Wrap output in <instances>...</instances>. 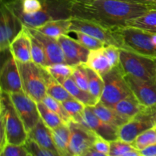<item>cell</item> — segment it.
<instances>
[{"instance_id": "obj_1", "label": "cell", "mask_w": 156, "mask_h": 156, "mask_svg": "<svg viewBox=\"0 0 156 156\" xmlns=\"http://www.w3.org/2000/svg\"><path fill=\"white\" fill-rule=\"evenodd\" d=\"M151 10H156V4L123 0L73 2L71 5L72 17L93 21L110 29L126 27L129 20Z\"/></svg>"}, {"instance_id": "obj_2", "label": "cell", "mask_w": 156, "mask_h": 156, "mask_svg": "<svg viewBox=\"0 0 156 156\" xmlns=\"http://www.w3.org/2000/svg\"><path fill=\"white\" fill-rule=\"evenodd\" d=\"M1 149L5 144L24 146L28 140V133L17 112L10 94L1 91Z\"/></svg>"}, {"instance_id": "obj_3", "label": "cell", "mask_w": 156, "mask_h": 156, "mask_svg": "<svg viewBox=\"0 0 156 156\" xmlns=\"http://www.w3.org/2000/svg\"><path fill=\"white\" fill-rule=\"evenodd\" d=\"M18 62L23 91L35 102H41L47 95L44 67L34 62Z\"/></svg>"}, {"instance_id": "obj_4", "label": "cell", "mask_w": 156, "mask_h": 156, "mask_svg": "<svg viewBox=\"0 0 156 156\" xmlns=\"http://www.w3.org/2000/svg\"><path fill=\"white\" fill-rule=\"evenodd\" d=\"M120 65L124 75L156 82V66L153 59L125 49H120Z\"/></svg>"}, {"instance_id": "obj_5", "label": "cell", "mask_w": 156, "mask_h": 156, "mask_svg": "<svg viewBox=\"0 0 156 156\" xmlns=\"http://www.w3.org/2000/svg\"><path fill=\"white\" fill-rule=\"evenodd\" d=\"M123 43V49L142 56L156 59V47L152 41V33L133 27L117 28Z\"/></svg>"}, {"instance_id": "obj_6", "label": "cell", "mask_w": 156, "mask_h": 156, "mask_svg": "<svg viewBox=\"0 0 156 156\" xmlns=\"http://www.w3.org/2000/svg\"><path fill=\"white\" fill-rule=\"evenodd\" d=\"M102 78L104 89L100 102L106 106L112 108L120 100L133 94L120 65L111 69Z\"/></svg>"}, {"instance_id": "obj_7", "label": "cell", "mask_w": 156, "mask_h": 156, "mask_svg": "<svg viewBox=\"0 0 156 156\" xmlns=\"http://www.w3.org/2000/svg\"><path fill=\"white\" fill-rule=\"evenodd\" d=\"M80 31L99 40L108 45H114L123 49V43L117 29H110L98 23L82 18L71 17L69 33Z\"/></svg>"}, {"instance_id": "obj_8", "label": "cell", "mask_w": 156, "mask_h": 156, "mask_svg": "<svg viewBox=\"0 0 156 156\" xmlns=\"http://www.w3.org/2000/svg\"><path fill=\"white\" fill-rule=\"evenodd\" d=\"M70 129L69 152L72 156H81L93 147L98 136L82 123L72 120L68 123Z\"/></svg>"}, {"instance_id": "obj_9", "label": "cell", "mask_w": 156, "mask_h": 156, "mask_svg": "<svg viewBox=\"0 0 156 156\" xmlns=\"http://www.w3.org/2000/svg\"><path fill=\"white\" fill-rule=\"evenodd\" d=\"M9 94L15 109L29 134L41 119L37 102L24 92L12 93Z\"/></svg>"}, {"instance_id": "obj_10", "label": "cell", "mask_w": 156, "mask_h": 156, "mask_svg": "<svg viewBox=\"0 0 156 156\" xmlns=\"http://www.w3.org/2000/svg\"><path fill=\"white\" fill-rule=\"evenodd\" d=\"M23 27L22 23L13 12L2 3L0 17V50L2 52L9 49L11 43Z\"/></svg>"}, {"instance_id": "obj_11", "label": "cell", "mask_w": 156, "mask_h": 156, "mask_svg": "<svg viewBox=\"0 0 156 156\" xmlns=\"http://www.w3.org/2000/svg\"><path fill=\"white\" fill-rule=\"evenodd\" d=\"M79 123L88 127L98 136L111 142L119 139V128L105 123L94 113L91 107H85L82 116L78 120Z\"/></svg>"}, {"instance_id": "obj_12", "label": "cell", "mask_w": 156, "mask_h": 156, "mask_svg": "<svg viewBox=\"0 0 156 156\" xmlns=\"http://www.w3.org/2000/svg\"><path fill=\"white\" fill-rule=\"evenodd\" d=\"M0 86L1 91H5L9 94L24 92L18 62L12 54L10 57L5 61L2 66L0 72Z\"/></svg>"}, {"instance_id": "obj_13", "label": "cell", "mask_w": 156, "mask_h": 156, "mask_svg": "<svg viewBox=\"0 0 156 156\" xmlns=\"http://www.w3.org/2000/svg\"><path fill=\"white\" fill-rule=\"evenodd\" d=\"M124 78L137 100L149 108L156 107V82L146 81L131 75H124Z\"/></svg>"}, {"instance_id": "obj_14", "label": "cell", "mask_w": 156, "mask_h": 156, "mask_svg": "<svg viewBox=\"0 0 156 156\" xmlns=\"http://www.w3.org/2000/svg\"><path fill=\"white\" fill-rule=\"evenodd\" d=\"M57 41L63 51L66 63L76 66L86 62L90 50L83 47L77 40L65 34L59 37Z\"/></svg>"}, {"instance_id": "obj_15", "label": "cell", "mask_w": 156, "mask_h": 156, "mask_svg": "<svg viewBox=\"0 0 156 156\" xmlns=\"http://www.w3.org/2000/svg\"><path fill=\"white\" fill-rule=\"evenodd\" d=\"M156 126V117L138 116L119 127V140L131 143L144 131Z\"/></svg>"}, {"instance_id": "obj_16", "label": "cell", "mask_w": 156, "mask_h": 156, "mask_svg": "<svg viewBox=\"0 0 156 156\" xmlns=\"http://www.w3.org/2000/svg\"><path fill=\"white\" fill-rule=\"evenodd\" d=\"M26 27L29 33L37 39L44 47L47 55V66L56 63H66L63 51L57 40L41 33L35 28Z\"/></svg>"}, {"instance_id": "obj_17", "label": "cell", "mask_w": 156, "mask_h": 156, "mask_svg": "<svg viewBox=\"0 0 156 156\" xmlns=\"http://www.w3.org/2000/svg\"><path fill=\"white\" fill-rule=\"evenodd\" d=\"M9 50L17 62H31V38L27 27L22 29L11 43Z\"/></svg>"}, {"instance_id": "obj_18", "label": "cell", "mask_w": 156, "mask_h": 156, "mask_svg": "<svg viewBox=\"0 0 156 156\" xmlns=\"http://www.w3.org/2000/svg\"><path fill=\"white\" fill-rule=\"evenodd\" d=\"M146 108L137 100L133 94H129L112 107L116 112L127 120H132L140 115Z\"/></svg>"}, {"instance_id": "obj_19", "label": "cell", "mask_w": 156, "mask_h": 156, "mask_svg": "<svg viewBox=\"0 0 156 156\" xmlns=\"http://www.w3.org/2000/svg\"><path fill=\"white\" fill-rule=\"evenodd\" d=\"M28 138L34 140L41 147L58 153L52 136L51 129L46 126L41 118L34 128L29 133Z\"/></svg>"}, {"instance_id": "obj_20", "label": "cell", "mask_w": 156, "mask_h": 156, "mask_svg": "<svg viewBox=\"0 0 156 156\" xmlns=\"http://www.w3.org/2000/svg\"><path fill=\"white\" fill-rule=\"evenodd\" d=\"M85 65L103 77L111 69L108 58L104 53L103 47L98 50H90Z\"/></svg>"}, {"instance_id": "obj_21", "label": "cell", "mask_w": 156, "mask_h": 156, "mask_svg": "<svg viewBox=\"0 0 156 156\" xmlns=\"http://www.w3.org/2000/svg\"><path fill=\"white\" fill-rule=\"evenodd\" d=\"M52 136L58 153L61 156H72L69 152L70 129L69 124L63 123L51 129Z\"/></svg>"}, {"instance_id": "obj_22", "label": "cell", "mask_w": 156, "mask_h": 156, "mask_svg": "<svg viewBox=\"0 0 156 156\" xmlns=\"http://www.w3.org/2000/svg\"><path fill=\"white\" fill-rule=\"evenodd\" d=\"M71 25V18L50 21L44 25L35 28L41 33L57 40L62 35L69 34Z\"/></svg>"}, {"instance_id": "obj_23", "label": "cell", "mask_w": 156, "mask_h": 156, "mask_svg": "<svg viewBox=\"0 0 156 156\" xmlns=\"http://www.w3.org/2000/svg\"><path fill=\"white\" fill-rule=\"evenodd\" d=\"M91 108L101 120L117 128L120 127L122 125L129 121L121 117L112 108L106 106L100 101L94 106L91 107Z\"/></svg>"}, {"instance_id": "obj_24", "label": "cell", "mask_w": 156, "mask_h": 156, "mask_svg": "<svg viewBox=\"0 0 156 156\" xmlns=\"http://www.w3.org/2000/svg\"><path fill=\"white\" fill-rule=\"evenodd\" d=\"M62 85L74 98L83 103L85 106L93 107L99 102L94 96L90 94L89 91H84L79 88L75 82L73 76L64 81Z\"/></svg>"}, {"instance_id": "obj_25", "label": "cell", "mask_w": 156, "mask_h": 156, "mask_svg": "<svg viewBox=\"0 0 156 156\" xmlns=\"http://www.w3.org/2000/svg\"><path fill=\"white\" fill-rule=\"evenodd\" d=\"M44 69V78L47 86V94L59 102H63L68 99L73 98L69 91L64 88L63 85L58 82L45 69Z\"/></svg>"}, {"instance_id": "obj_26", "label": "cell", "mask_w": 156, "mask_h": 156, "mask_svg": "<svg viewBox=\"0 0 156 156\" xmlns=\"http://www.w3.org/2000/svg\"><path fill=\"white\" fill-rule=\"evenodd\" d=\"M126 26L156 34V10L149 11L142 16L129 20L126 23Z\"/></svg>"}, {"instance_id": "obj_27", "label": "cell", "mask_w": 156, "mask_h": 156, "mask_svg": "<svg viewBox=\"0 0 156 156\" xmlns=\"http://www.w3.org/2000/svg\"><path fill=\"white\" fill-rule=\"evenodd\" d=\"M58 82L62 84L64 81L73 76L74 66L66 63H56L44 67Z\"/></svg>"}, {"instance_id": "obj_28", "label": "cell", "mask_w": 156, "mask_h": 156, "mask_svg": "<svg viewBox=\"0 0 156 156\" xmlns=\"http://www.w3.org/2000/svg\"><path fill=\"white\" fill-rule=\"evenodd\" d=\"M41 118L47 127L50 129H56L65 123L58 114L47 108L42 101L37 103Z\"/></svg>"}, {"instance_id": "obj_29", "label": "cell", "mask_w": 156, "mask_h": 156, "mask_svg": "<svg viewBox=\"0 0 156 156\" xmlns=\"http://www.w3.org/2000/svg\"><path fill=\"white\" fill-rule=\"evenodd\" d=\"M85 66H86L88 76V91L98 101H100L104 89L103 78L100 75L98 74L96 72H94V70L88 68L86 65H85Z\"/></svg>"}, {"instance_id": "obj_30", "label": "cell", "mask_w": 156, "mask_h": 156, "mask_svg": "<svg viewBox=\"0 0 156 156\" xmlns=\"http://www.w3.org/2000/svg\"><path fill=\"white\" fill-rule=\"evenodd\" d=\"M156 144V126L142 133L132 143L133 146L139 151Z\"/></svg>"}, {"instance_id": "obj_31", "label": "cell", "mask_w": 156, "mask_h": 156, "mask_svg": "<svg viewBox=\"0 0 156 156\" xmlns=\"http://www.w3.org/2000/svg\"><path fill=\"white\" fill-rule=\"evenodd\" d=\"M29 32V31H28ZM30 34V33H29ZM30 35L31 38V58L32 62L40 66L45 67L47 66V59L46 52L41 43L34 37Z\"/></svg>"}, {"instance_id": "obj_32", "label": "cell", "mask_w": 156, "mask_h": 156, "mask_svg": "<svg viewBox=\"0 0 156 156\" xmlns=\"http://www.w3.org/2000/svg\"><path fill=\"white\" fill-rule=\"evenodd\" d=\"M42 102L47 108H50L51 111L56 113V114H58L65 123L68 124L70 121L73 120V119L71 118V117L69 115V114L66 112L65 108H63L62 103L59 102V101L56 100L53 98L50 97V95L47 94L45 98L43 99Z\"/></svg>"}, {"instance_id": "obj_33", "label": "cell", "mask_w": 156, "mask_h": 156, "mask_svg": "<svg viewBox=\"0 0 156 156\" xmlns=\"http://www.w3.org/2000/svg\"><path fill=\"white\" fill-rule=\"evenodd\" d=\"M62 105L69 115L75 121H78V120L80 118L86 107L83 103L74 98L62 102Z\"/></svg>"}, {"instance_id": "obj_34", "label": "cell", "mask_w": 156, "mask_h": 156, "mask_svg": "<svg viewBox=\"0 0 156 156\" xmlns=\"http://www.w3.org/2000/svg\"><path fill=\"white\" fill-rule=\"evenodd\" d=\"M76 36V40L82 44L85 48L88 49L89 50H98L102 47L107 46L103 42L100 41L99 40L87 34L82 33L80 31L73 32Z\"/></svg>"}, {"instance_id": "obj_35", "label": "cell", "mask_w": 156, "mask_h": 156, "mask_svg": "<svg viewBox=\"0 0 156 156\" xmlns=\"http://www.w3.org/2000/svg\"><path fill=\"white\" fill-rule=\"evenodd\" d=\"M73 78L79 88L84 91H88V76L85 64L82 63L74 66Z\"/></svg>"}, {"instance_id": "obj_36", "label": "cell", "mask_w": 156, "mask_h": 156, "mask_svg": "<svg viewBox=\"0 0 156 156\" xmlns=\"http://www.w3.org/2000/svg\"><path fill=\"white\" fill-rule=\"evenodd\" d=\"M135 148L131 143H126L121 140H117L110 142L109 156H121L126 152L133 150Z\"/></svg>"}, {"instance_id": "obj_37", "label": "cell", "mask_w": 156, "mask_h": 156, "mask_svg": "<svg viewBox=\"0 0 156 156\" xmlns=\"http://www.w3.org/2000/svg\"><path fill=\"white\" fill-rule=\"evenodd\" d=\"M24 146L27 149V152L33 156H61L58 153L41 147L37 143L29 138L24 144Z\"/></svg>"}, {"instance_id": "obj_38", "label": "cell", "mask_w": 156, "mask_h": 156, "mask_svg": "<svg viewBox=\"0 0 156 156\" xmlns=\"http://www.w3.org/2000/svg\"><path fill=\"white\" fill-rule=\"evenodd\" d=\"M103 50L111 68L120 65V48L114 45H108L103 47Z\"/></svg>"}, {"instance_id": "obj_39", "label": "cell", "mask_w": 156, "mask_h": 156, "mask_svg": "<svg viewBox=\"0 0 156 156\" xmlns=\"http://www.w3.org/2000/svg\"><path fill=\"white\" fill-rule=\"evenodd\" d=\"M28 154L24 146L5 144L1 149V156H27Z\"/></svg>"}, {"instance_id": "obj_40", "label": "cell", "mask_w": 156, "mask_h": 156, "mask_svg": "<svg viewBox=\"0 0 156 156\" xmlns=\"http://www.w3.org/2000/svg\"><path fill=\"white\" fill-rule=\"evenodd\" d=\"M92 148L98 152L108 155L110 151V142L98 136V138L96 139Z\"/></svg>"}, {"instance_id": "obj_41", "label": "cell", "mask_w": 156, "mask_h": 156, "mask_svg": "<svg viewBox=\"0 0 156 156\" xmlns=\"http://www.w3.org/2000/svg\"><path fill=\"white\" fill-rule=\"evenodd\" d=\"M143 156H155L156 155V144L152 145L149 147L146 148L140 151Z\"/></svg>"}, {"instance_id": "obj_42", "label": "cell", "mask_w": 156, "mask_h": 156, "mask_svg": "<svg viewBox=\"0 0 156 156\" xmlns=\"http://www.w3.org/2000/svg\"><path fill=\"white\" fill-rule=\"evenodd\" d=\"M81 156H109L108 154L102 153V152H98V151L95 150L93 148H90L88 150L85 151L83 154Z\"/></svg>"}, {"instance_id": "obj_43", "label": "cell", "mask_w": 156, "mask_h": 156, "mask_svg": "<svg viewBox=\"0 0 156 156\" xmlns=\"http://www.w3.org/2000/svg\"><path fill=\"white\" fill-rule=\"evenodd\" d=\"M121 156H143V154L141 153V152H140V151L134 149H133V150H130V151H129V152H126V153L123 154V155Z\"/></svg>"}, {"instance_id": "obj_44", "label": "cell", "mask_w": 156, "mask_h": 156, "mask_svg": "<svg viewBox=\"0 0 156 156\" xmlns=\"http://www.w3.org/2000/svg\"><path fill=\"white\" fill-rule=\"evenodd\" d=\"M73 2H82V1H93V0H71ZM123 1H128V2H143V3H149L144 0H123Z\"/></svg>"}, {"instance_id": "obj_45", "label": "cell", "mask_w": 156, "mask_h": 156, "mask_svg": "<svg viewBox=\"0 0 156 156\" xmlns=\"http://www.w3.org/2000/svg\"><path fill=\"white\" fill-rule=\"evenodd\" d=\"M144 1L147 2L149 3H154V4H156V0H144Z\"/></svg>"}, {"instance_id": "obj_46", "label": "cell", "mask_w": 156, "mask_h": 156, "mask_svg": "<svg viewBox=\"0 0 156 156\" xmlns=\"http://www.w3.org/2000/svg\"><path fill=\"white\" fill-rule=\"evenodd\" d=\"M27 156H33V155H32L31 154H30V153H29V152H28V154H27Z\"/></svg>"}, {"instance_id": "obj_47", "label": "cell", "mask_w": 156, "mask_h": 156, "mask_svg": "<svg viewBox=\"0 0 156 156\" xmlns=\"http://www.w3.org/2000/svg\"><path fill=\"white\" fill-rule=\"evenodd\" d=\"M154 60H155V66H156V59H154Z\"/></svg>"}, {"instance_id": "obj_48", "label": "cell", "mask_w": 156, "mask_h": 156, "mask_svg": "<svg viewBox=\"0 0 156 156\" xmlns=\"http://www.w3.org/2000/svg\"><path fill=\"white\" fill-rule=\"evenodd\" d=\"M155 156H156V155H155Z\"/></svg>"}, {"instance_id": "obj_49", "label": "cell", "mask_w": 156, "mask_h": 156, "mask_svg": "<svg viewBox=\"0 0 156 156\" xmlns=\"http://www.w3.org/2000/svg\"></svg>"}]
</instances>
